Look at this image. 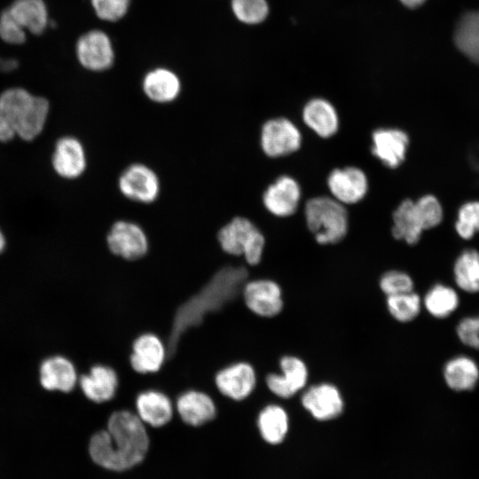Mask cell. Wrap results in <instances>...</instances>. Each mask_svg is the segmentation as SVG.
<instances>
[{
	"label": "cell",
	"mask_w": 479,
	"mask_h": 479,
	"mask_svg": "<svg viewBox=\"0 0 479 479\" xmlns=\"http://www.w3.org/2000/svg\"><path fill=\"white\" fill-rule=\"evenodd\" d=\"M454 40L459 50L479 63V11L464 14L458 22Z\"/></svg>",
	"instance_id": "30"
},
{
	"label": "cell",
	"mask_w": 479,
	"mask_h": 479,
	"mask_svg": "<svg viewBox=\"0 0 479 479\" xmlns=\"http://www.w3.org/2000/svg\"><path fill=\"white\" fill-rule=\"evenodd\" d=\"M304 216L309 231L319 245L341 242L349 230V214L345 205L331 196H316L307 200Z\"/></svg>",
	"instance_id": "3"
},
{
	"label": "cell",
	"mask_w": 479,
	"mask_h": 479,
	"mask_svg": "<svg viewBox=\"0 0 479 479\" xmlns=\"http://www.w3.org/2000/svg\"><path fill=\"white\" fill-rule=\"evenodd\" d=\"M409 142L403 130L379 128L372 133L371 152L382 164L394 169L404 161Z\"/></svg>",
	"instance_id": "19"
},
{
	"label": "cell",
	"mask_w": 479,
	"mask_h": 479,
	"mask_svg": "<svg viewBox=\"0 0 479 479\" xmlns=\"http://www.w3.org/2000/svg\"><path fill=\"white\" fill-rule=\"evenodd\" d=\"M444 378L453 390H471L479 379V368L468 357L459 356L449 360L444 367Z\"/></svg>",
	"instance_id": "28"
},
{
	"label": "cell",
	"mask_w": 479,
	"mask_h": 479,
	"mask_svg": "<svg viewBox=\"0 0 479 479\" xmlns=\"http://www.w3.org/2000/svg\"><path fill=\"white\" fill-rule=\"evenodd\" d=\"M304 124L322 138L334 136L340 127V118L334 105L327 99L314 98L302 107Z\"/></svg>",
	"instance_id": "22"
},
{
	"label": "cell",
	"mask_w": 479,
	"mask_h": 479,
	"mask_svg": "<svg viewBox=\"0 0 479 479\" xmlns=\"http://www.w3.org/2000/svg\"><path fill=\"white\" fill-rule=\"evenodd\" d=\"M216 242L225 255L242 258L247 265L255 267L263 260L266 240L249 218L238 216L220 227Z\"/></svg>",
	"instance_id": "4"
},
{
	"label": "cell",
	"mask_w": 479,
	"mask_h": 479,
	"mask_svg": "<svg viewBox=\"0 0 479 479\" xmlns=\"http://www.w3.org/2000/svg\"><path fill=\"white\" fill-rule=\"evenodd\" d=\"M241 298L247 310L263 319L276 318L284 309L283 290L277 281L269 278L248 279Z\"/></svg>",
	"instance_id": "7"
},
{
	"label": "cell",
	"mask_w": 479,
	"mask_h": 479,
	"mask_svg": "<svg viewBox=\"0 0 479 479\" xmlns=\"http://www.w3.org/2000/svg\"><path fill=\"white\" fill-rule=\"evenodd\" d=\"M120 193L133 202L151 204L161 193V180L149 165L133 162L125 167L117 178Z\"/></svg>",
	"instance_id": "6"
},
{
	"label": "cell",
	"mask_w": 479,
	"mask_h": 479,
	"mask_svg": "<svg viewBox=\"0 0 479 479\" xmlns=\"http://www.w3.org/2000/svg\"><path fill=\"white\" fill-rule=\"evenodd\" d=\"M279 373H268L263 379L265 388L274 397L289 399L307 387L309 368L301 357L294 355L282 356L279 360Z\"/></svg>",
	"instance_id": "8"
},
{
	"label": "cell",
	"mask_w": 479,
	"mask_h": 479,
	"mask_svg": "<svg viewBox=\"0 0 479 479\" xmlns=\"http://www.w3.org/2000/svg\"><path fill=\"white\" fill-rule=\"evenodd\" d=\"M456 331L462 343L479 349V317H467L461 319Z\"/></svg>",
	"instance_id": "40"
},
{
	"label": "cell",
	"mask_w": 479,
	"mask_h": 479,
	"mask_svg": "<svg viewBox=\"0 0 479 479\" xmlns=\"http://www.w3.org/2000/svg\"><path fill=\"white\" fill-rule=\"evenodd\" d=\"M5 247V238L2 231L0 230V254L4 251Z\"/></svg>",
	"instance_id": "43"
},
{
	"label": "cell",
	"mask_w": 479,
	"mask_h": 479,
	"mask_svg": "<svg viewBox=\"0 0 479 479\" xmlns=\"http://www.w3.org/2000/svg\"><path fill=\"white\" fill-rule=\"evenodd\" d=\"M302 190L293 177L281 175L263 191L262 201L264 208L277 217L294 215L299 206Z\"/></svg>",
	"instance_id": "14"
},
{
	"label": "cell",
	"mask_w": 479,
	"mask_h": 479,
	"mask_svg": "<svg viewBox=\"0 0 479 479\" xmlns=\"http://www.w3.org/2000/svg\"><path fill=\"white\" fill-rule=\"evenodd\" d=\"M302 143L298 127L288 118L274 117L263 122L259 136L263 153L270 158H279L297 152Z\"/></svg>",
	"instance_id": "10"
},
{
	"label": "cell",
	"mask_w": 479,
	"mask_h": 479,
	"mask_svg": "<svg viewBox=\"0 0 479 479\" xmlns=\"http://www.w3.org/2000/svg\"><path fill=\"white\" fill-rule=\"evenodd\" d=\"M78 383L83 397L88 401L99 404L107 403L115 397L119 377L113 367L95 364L80 375Z\"/></svg>",
	"instance_id": "18"
},
{
	"label": "cell",
	"mask_w": 479,
	"mask_h": 479,
	"mask_svg": "<svg viewBox=\"0 0 479 479\" xmlns=\"http://www.w3.org/2000/svg\"><path fill=\"white\" fill-rule=\"evenodd\" d=\"M106 245L112 255L127 262L145 258L151 248L149 237L144 228L127 219L113 223L106 236Z\"/></svg>",
	"instance_id": "5"
},
{
	"label": "cell",
	"mask_w": 479,
	"mask_h": 479,
	"mask_svg": "<svg viewBox=\"0 0 479 479\" xmlns=\"http://www.w3.org/2000/svg\"><path fill=\"white\" fill-rule=\"evenodd\" d=\"M55 172L61 177L75 179L81 177L87 167V155L82 143L73 136L60 137L51 158Z\"/></svg>",
	"instance_id": "20"
},
{
	"label": "cell",
	"mask_w": 479,
	"mask_h": 479,
	"mask_svg": "<svg viewBox=\"0 0 479 479\" xmlns=\"http://www.w3.org/2000/svg\"><path fill=\"white\" fill-rule=\"evenodd\" d=\"M423 231L414 201L403 200L392 214V236L412 246L420 241Z\"/></svg>",
	"instance_id": "26"
},
{
	"label": "cell",
	"mask_w": 479,
	"mask_h": 479,
	"mask_svg": "<svg viewBox=\"0 0 479 479\" xmlns=\"http://www.w3.org/2000/svg\"><path fill=\"white\" fill-rule=\"evenodd\" d=\"M19 62L13 58H4L0 56V72L9 73L17 69Z\"/></svg>",
	"instance_id": "41"
},
{
	"label": "cell",
	"mask_w": 479,
	"mask_h": 479,
	"mask_svg": "<svg viewBox=\"0 0 479 479\" xmlns=\"http://www.w3.org/2000/svg\"><path fill=\"white\" fill-rule=\"evenodd\" d=\"M403 4L409 8H415L421 5L426 0H399Z\"/></svg>",
	"instance_id": "42"
},
{
	"label": "cell",
	"mask_w": 479,
	"mask_h": 479,
	"mask_svg": "<svg viewBox=\"0 0 479 479\" xmlns=\"http://www.w3.org/2000/svg\"><path fill=\"white\" fill-rule=\"evenodd\" d=\"M455 226L458 234L465 240L471 239L475 232H479V201L461 206Z\"/></svg>",
	"instance_id": "37"
},
{
	"label": "cell",
	"mask_w": 479,
	"mask_h": 479,
	"mask_svg": "<svg viewBox=\"0 0 479 479\" xmlns=\"http://www.w3.org/2000/svg\"><path fill=\"white\" fill-rule=\"evenodd\" d=\"M232 8L237 19L247 24L261 23L269 13L266 0H232Z\"/></svg>",
	"instance_id": "34"
},
{
	"label": "cell",
	"mask_w": 479,
	"mask_h": 479,
	"mask_svg": "<svg viewBox=\"0 0 479 479\" xmlns=\"http://www.w3.org/2000/svg\"><path fill=\"white\" fill-rule=\"evenodd\" d=\"M134 412L140 420L153 428H161L175 417L173 400L164 392L149 389L140 391L135 399Z\"/></svg>",
	"instance_id": "16"
},
{
	"label": "cell",
	"mask_w": 479,
	"mask_h": 479,
	"mask_svg": "<svg viewBox=\"0 0 479 479\" xmlns=\"http://www.w3.org/2000/svg\"><path fill=\"white\" fill-rule=\"evenodd\" d=\"M176 415L187 427L200 428L215 420L217 408L215 400L205 391L191 389L174 400Z\"/></svg>",
	"instance_id": "13"
},
{
	"label": "cell",
	"mask_w": 479,
	"mask_h": 479,
	"mask_svg": "<svg viewBox=\"0 0 479 479\" xmlns=\"http://www.w3.org/2000/svg\"><path fill=\"white\" fill-rule=\"evenodd\" d=\"M301 404L314 419L326 421L339 417L345 403L340 389L324 381L307 386L301 394Z\"/></svg>",
	"instance_id": "11"
},
{
	"label": "cell",
	"mask_w": 479,
	"mask_h": 479,
	"mask_svg": "<svg viewBox=\"0 0 479 479\" xmlns=\"http://www.w3.org/2000/svg\"><path fill=\"white\" fill-rule=\"evenodd\" d=\"M259 373L255 365L246 360L233 362L216 372L214 382L224 397L241 402L249 398L259 385Z\"/></svg>",
	"instance_id": "9"
},
{
	"label": "cell",
	"mask_w": 479,
	"mask_h": 479,
	"mask_svg": "<svg viewBox=\"0 0 479 479\" xmlns=\"http://www.w3.org/2000/svg\"><path fill=\"white\" fill-rule=\"evenodd\" d=\"M75 51L79 63L90 71L106 70L114 62L111 41L99 30H90L81 35Z\"/></svg>",
	"instance_id": "17"
},
{
	"label": "cell",
	"mask_w": 479,
	"mask_h": 479,
	"mask_svg": "<svg viewBox=\"0 0 479 479\" xmlns=\"http://www.w3.org/2000/svg\"><path fill=\"white\" fill-rule=\"evenodd\" d=\"M251 279L248 268L241 263H224L210 279L184 302L174 316L170 334L166 341L167 358L186 330L199 326L211 313L241 299L243 287Z\"/></svg>",
	"instance_id": "2"
},
{
	"label": "cell",
	"mask_w": 479,
	"mask_h": 479,
	"mask_svg": "<svg viewBox=\"0 0 479 479\" xmlns=\"http://www.w3.org/2000/svg\"><path fill=\"white\" fill-rule=\"evenodd\" d=\"M166 359V344L154 333H143L134 339L129 361L130 367L137 373H155L161 369Z\"/></svg>",
	"instance_id": "15"
},
{
	"label": "cell",
	"mask_w": 479,
	"mask_h": 479,
	"mask_svg": "<svg viewBox=\"0 0 479 479\" xmlns=\"http://www.w3.org/2000/svg\"><path fill=\"white\" fill-rule=\"evenodd\" d=\"M6 9L27 32L43 35L51 24L44 0H13Z\"/></svg>",
	"instance_id": "24"
},
{
	"label": "cell",
	"mask_w": 479,
	"mask_h": 479,
	"mask_svg": "<svg viewBox=\"0 0 479 479\" xmlns=\"http://www.w3.org/2000/svg\"><path fill=\"white\" fill-rule=\"evenodd\" d=\"M423 230H428L438 225L443 219V209L438 200L427 194L414 201Z\"/></svg>",
	"instance_id": "36"
},
{
	"label": "cell",
	"mask_w": 479,
	"mask_h": 479,
	"mask_svg": "<svg viewBox=\"0 0 479 479\" xmlns=\"http://www.w3.org/2000/svg\"><path fill=\"white\" fill-rule=\"evenodd\" d=\"M50 111L49 101L34 95L18 124L16 136L25 141H31L43 131Z\"/></svg>",
	"instance_id": "29"
},
{
	"label": "cell",
	"mask_w": 479,
	"mask_h": 479,
	"mask_svg": "<svg viewBox=\"0 0 479 479\" xmlns=\"http://www.w3.org/2000/svg\"><path fill=\"white\" fill-rule=\"evenodd\" d=\"M142 88L145 95L151 101L157 104H169L179 96L181 82L172 71L157 68L145 75Z\"/></svg>",
	"instance_id": "25"
},
{
	"label": "cell",
	"mask_w": 479,
	"mask_h": 479,
	"mask_svg": "<svg viewBox=\"0 0 479 479\" xmlns=\"http://www.w3.org/2000/svg\"><path fill=\"white\" fill-rule=\"evenodd\" d=\"M256 426L262 438L271 444L281 443L288 431L289 417L286 409L276 403L262 407L256 418Z\"/></svg>",
	"instance_id": "27"
},
{
	"label": "cell",
	"mask_w": 479,
	"mask_h": 479,
	"mask_svg": "<svg viewBox=\"0 0 479 479\" xmlns=\"http://www.w3.org/2000/svg\"><path fill=\"white\" fill-rule=\"evenodd\" d=\"M33 96L21 87H12L0 94V142L16 136L20 120Z\"/></svg>",
	"instance_id": "21"
},
{
	"label": "cell",
	"mask_w": 479,
	"mask_h": 479,
	"mask_svg": "<svg viewBox=\"0 0 479 479\" xmlns=\"http://www.w3.org/2000/svg\"><path fill=\"white\" fill-rule=\"evenodd\" d=\"M27 32L5 8L0 12V39L11 45H21L27 41Z\"/></svg>",
	"instance_id": "38"
},
{
	"label": "cell",
	"mask_w": 479,
	"mask_h": 479,
	"mask_svg": "<svg viewBox=\"0 0 479 479\" xmlns=\"http://www.w3.org/2000/svg\"><path fill=\"white\" fill-rule=\"evenodd\" d=\"M422 306L420 296L413 291L386 296V308L389 315L400 323L414 320Z\"/></svg>",
	"instance_id": "33"
},
{
	"label": "cell",
	"mask_w": 479,
	"mask_h": 479,
	"mask_svg": "<svg viewBox=\"0 0 479 479\" xmlns=\"http://www.w3.org/2000/svg\"><path fill=\"white\" fill-rule=\"evenodd\" d=\"M78 382L75 365L67 357L55 356L45 359L40 366V383L47 390L71 392Z\"/></svg>",
	"instance_id": "23"
},
{
	"label": "cell",
	"mask_w": 479,
	"mask_h": 479,
	"mask_svg": "<svg viewBox=\"0 0 479 479\" xmlns=\"http://www.w3.org/2000/svg\"><path fill=\"white\" fill-rule=\"evenodd\" d=\"M106 426L90 438L88 452L92 461L116 472L140 464L148 452L150 436L147 426L137 413L129 409L115 410Z\"/></svg>",
	"instance_id": "1"
},
{
	"label": "cell",
	"mask_w": 479,
	"mask_h": 479,
	"mask_svg": "<svg viewBox=\"0 0 479 479\" xmlns=\"http://www.w3.org/2000/svg\"><path fill=\"white\" fill-rule=\"evenodd\" d=\"M130 0H91L97 16L104 20L116 21L127 12Z\"/></svg>",
	"instance_id": "39"
},
{
	"label": "cell",
	"mask_w": 479,
	"mask_h": 479,
	"mask_svg": "<svg viewBox=\"0 0 479 479\" xmlns=\"http://www.w3.org/2000/svg\"><path fill=\"white\" fill-rule=\"evenodd\" d=\"M454 278L465 292H479V253L474 249L463 251L454 264Z\"/></svg>",
	"instance_id": "32"
},
{
	"label": "cell",
	"mask_w": 479,
	"mask_h": 479,
	"mask_svg": "<svg viewBox=\"0 0 479 479\" xmlns=\"http://www.w3.org/2000/svg\"><path fill=\"white\" fill-rule=\"evenodd\" d=\"M422 305L434 318H444L457 309L459 296L452 287L436 284L425 294Z\"/></svg>",
	"instance_id": "31"
},
{
	"label": "cell",
	"mask_w": 479,
	"mask_h": 479,
	"mask_svg": "<svg viewBox=\"0 0 479 479\" xmlns=\"http://www.w3.org/2000/svg\"><path fill=\"white\" fill-rule=\"evenodd\" d=\"M326 184L331 197L345 206L361 201L369 189L366 174L356 166L334 169L327 177Z\"/></svg>",
	"instance_id": "12"
},
{
	"label": "cell",
	"mask_w": 479,
	"mask_h": 479,
	"mask_svg": "<svg viewBox=\"0 0 479 479\" xmlns=\"http://www.w3.org/2000/svg\"><path fill=\"white\" fill-rule=\"evenodd\" d=\"M379 287L386 296H390L413 291L414 282L408 273L389 270L381 276Z\"/></svg>",
	"instance_id": "35"
}]
</instances>
